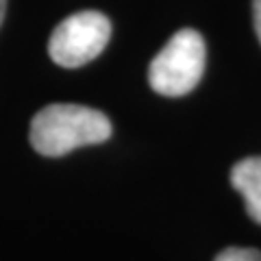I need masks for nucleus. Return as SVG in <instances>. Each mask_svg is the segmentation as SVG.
I'll list each match as a JSON object with an SVG mask.
<instances>
[{
  "label": "nucleus",
  "mask_w": 261,
  "mask_h": 261,
  "mask_svg": "<svg viewBox=\"0 0 261 261\" xmlns=\"http://www.w3.org/2000/svg\"><path fill=\"white\" fill-rule=\"evenodd\" d=\"M109 137V118L83 105H48L31 122V146L44 157H63L81 146L102 144Z\"/></svg>",
  "instance_id": "obj_1"
},
{
  "label": "nucleus",
  "mask_w": 261,
  "mask_h": 261,
  "mask_svg": "<svg viewBox=\"0 0 261 261\" xmlns=\"http://www.w3.org/2000/svg\"><path fill=\"white\" fill-rule=\"evenodd\" d=\"M205 61L207 48L202 35L194 29H183L150 61L148 83L161 96H185L200 83Z\"/></svg>",
  "instance_id": "obj_2"
},
{
  "label": "nucleus",
  "mask_w": 261,
  "mask_h": 261,
  "mask_svg": "<svg viewBox=\"0 0 261 261\" xmlns=\"http://www.w3.org/2000/svg\"><path fill=\"white\" fill-rule=\"evenodd\" d=\"M111 37V22L100 11H79L53 31L48 55L61 68H81L105 50Z\"/></svg>",
  "instance_id": "obj_3"
},
{
  "label": "nucleus",
  "mask_w": 261,
  "mask_h": 261,
  "mask_svg": "<svg viewBox=\"0 0 261 261\" xmlns=\"http://www.w3.org/2000/svg\"><path fill=\"white\" fill-rule=\"evenodd\" d=\"M231 185L242 194L248 216L261 224V157H248L235 163Z\"/></svg>",
  "instance_id": "obj_4"
},
{
  "label": "nucleus",
  "mask_w": 261,
  "mask_h": 261,
  "mask_svg": "<svg viewBox=\"0 0 261 261\" xmlns=\"http://www.w3.org/2000/svg\"><path fill=\"white\" fill-rule=\"evenodd\" d=\"M216 261H261V252L255 248H226L216 257Z\"/></svg>",
  "instance_id": "obj_5"
},
{
  "label": "nucleus",
  "mask_w": 261,
  "mask_h": 261,
  "mask_svg": "<svg viewBox=\"0 0 261 261\" xmlns=\"http://www.w3.org/2000/svg\"><path fill=\"white\" fill-rule=\"evenodd\" d=\"M252 20H255V31L261 42V0H252Z\"/></svg>",
  "instance_id": "obj_6"
},
{
  "label": "nucleus",
  "mask_w": 261,
  "mask_h": 261,
  "mask_svg": "<svg viewBox=\"0 0 261 261\" xmlns=\"http://www.w3.org/2000/svg\"><path fill=\"white\" fill-rule=\"evenodd\" d=\"M5 9H7V0H0V24L5 20Z\"/></svg>",
  "instance_id": "obj_7"
}]
</instances>
